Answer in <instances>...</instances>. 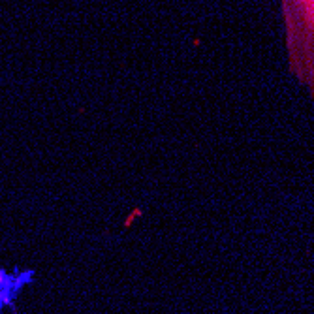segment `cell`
<instances>
[{
  "label": "cell",
  "mask_w": 314,
  "mask_h": 314,
  "mask_svg": "<svg viewBox=\"0 0 314 314\" xmlns=\"http://www.w3.org/2000/svg\"><path fill=\"white\" fill-rule=\"evenodd\" d=\"M32 273H21V275H13V273H6L0 269V310H4V307H11L17 297V293L23 290L28 280H32Z\"/></svg>",
  "instance_id": "obj_1"
}]
</instances>
